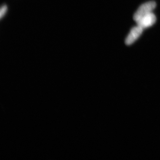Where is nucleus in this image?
I'll return each instance as SVG.
<instances>
[{
	"label": "nucleus",
	"mask_w": 160,
	"mask_h": 160,
	"mask_svg": "<svg viewBox=\"0 0 160 160\" xmlns=\"http://www.w3.org/2000/svg\"><path fill=\"white\" fill-rule=\"evenodd\" d=\"M156 6V3L153 1L148 2L140 6L133 16V19L137 22L146 15L151 13Z\"/></svg>",
	"instance_id": "nucleus-1"
},
{
	"label": "nucleus",
	"mask_w": 160,
	"mask_h": 160,
	"mask_svg": "<svg viewBox=\"0 0 160 160\" xmlns=\"http://www.w3.org/2000/svg\"><path fill=\"white\" fill-rule=\"evenodd\" d=\"M156 21V18L153 13H151L146 15L140 19L137 22L138 26L143 29L152 26Z\"/></svg>",
	"instance_id": "nucleus-2"
},
{
	"label": "nucleus",
	"mask_w": 160,
	"mask_h": 160,
	"mask_svg": "<svg viewBox=\"0 0 160 160\" xmlns=\"http://www.w3.org/2000/svg\"><path fill=\"white\" fill-rule=\"evenodd\" d=\"M143 29V28L138 26L132 28L129 35L126 38L125 41L126 45L129 46L134 42L142 34Z\"/></svg>",
	"instance_id": "nucleus-3"
},
{
	"label": "nucleus",
	"mask_w": 160,
	"mask_h": 160,
	"mask_svg": "<svg viewBox=\"0 0 160 160\" xmlns=\"http://www.w3.org/2000/svg\"><path fill=\"white\" fill-rule=\"evenodd\" d=\"M7 9V6L6 5L2 6L1 9V13H0V16H1V18H2L3 16L6 13V10Z\"/></svg>",
	"instance_id": "nucleus-4"
}]
</instances>
